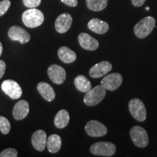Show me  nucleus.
I'll return each mask as SVG.
<instances>
[{
    "instance_id": "nucleus-1",
    "label": "nucleus",
    "mask_w": 157,
    "mask_h": 157,
    "mask_svg": "<svg viewBox=\"0 0 157 157\" xmlns=\"http://www.w3.org/2000/svg\"><path fill=\"white\" fill-rule=\"evenodd\" d=\"M22 21L25 26L36 28L44 22V16L42 11L35 8H30L23 13Z\"/></svg>"
},
{
    "instance_id": "nucleus-20",
    "label": "nucleus",
    "mask_w": 157,
    "mask_h": 157,
    "mask_svg": "<svg viewBox=\"0 0 157 157\" xmlns=\"http://www.w3.org/2000/svg\"><path fill=\"white\" fill-rule=\"evenodd\" d=\"M69 120V113L66 110L62 109L57 113L54 119V123L56 127L58 129H63L67 126Z\"/></svg>"
},
{
    "instance_id": "nucleus-15",
    "label": "nucleus",
    "mask_w": 157,
    "mask_h": 157,
    "mask_svg": "<svg viewBox=\"0 0 157 157\" xmlns=\"http://www.w3.org/2000/svg\"><path fill=\"white\" fill-rule=\"evenodd\" d=\"M47 134L42 129H39L34 132L31 137V143L34 148L38 151L44 150L47 144Z\"/></svg>"
},
{
    "instance_id": "nucleus-6",
    "label": "nucleus",
    "mask_w": 157,
    "mask_h": 157,
    "mask_svg": "<svg viewBox=\"0 0 157 157\" xmlns=\"http://www.w3.org/2000/svg\"><path fill=\"white\" fill-rule=\"evenodd\" d=\"M130 137L135 146L145 148L148 146L149 139L146 129L140 126H135L130 129Z\"/></svg>"
},
{
    "instance_id": "nucleus-8",
    "label": "nucleus",
    "mask_w": 157,
    "mask_h": 157,
    "mask_svg": "<svg viewBox=\"0 0 157 157\" xmlns=\"http://www.w3.org/2000/svg\"><path fill=\"white\" fill-rule=\"evenodd\" d=\"M85 131L90 137H98L106 135L107 127L97 120H91L86 124Z\"/></svg>"
},
{
    "instance_id": "nucleus-24",
    "label": "nucleus",
    "mask_w": 157,
    "mask_h": 157,
    "mask_svg": "<svg viewBox=\"0 0 157 157\" xmlns=\"http://www.w3.org/2000/svg\"><path fill=\"white\" fill-rule=\"evenodd\" d=\"M10 123L7 118L0 116V131L4 135L8 134L10 131Z\"/></svg>"
},
{
    "instance_id": "nucleus-32",
    "label": "nucleus",
    "mask_w": 157,
    "mask_h": 157,
    "mask_svg": "<svg viewBox=\"0 0 157 157\" xmlns=\"http://www.w3.org/2000/svg\"><path fill=\"white\" fill-rule=\"evenodd\" d=\"M149 10V7H146V10Z\"/></svg>"
},
{
    "instance_id": "nucleus-7",
    "label": "nucleus",
    "mask_w": 157,
    "mask_h": 157,
    "mask_svg": "<svg viewBox=\"0 0 157 157\" xmlns=\"http://www.w3.org/2000/svg\"><path fill=\"white\" fill-rule=\"evenodd\" d=\"M1 87L4 93L13 100L18 99L22 95V88L19 85V84L14 80H5L2 84Z\"/></svg>"
},
{
    "instance_id": "nucleus-11",
    "label": "nucleus",
    "mask_w": 157,
    "mask_h": 157,
    "mask_svg": "<svg viewBox=\"0 0 157 157\" xmlns=\"http://www.w3.org/2000/svg\"><path fill=\"white\" fill-rule=\"evenodd\" d=\"M48 74L51 81L56 84H63L66 78V73L64 68L56 64L52 65L48 68Z\"/></svg>"
},
{
    "instance_id": "nucleus-14",
    "label": "nucleus",
    "mask_w": 157,
    "mask_h": 157,
    "mask_svg": "<svg viewBox=\"0 0 157 157\" xmlns=\"http://www.w3.org/2000/svg\"><path fill=\"white\" fill-rule=\"evenodd\" d=\"M78 41L80 46L84 50L94 51L97 50L99 42L95 38L87 33H81L78 36Z\"/></svg>"
},
{
    "instance_id": "nucleus-22",
    "label": "nucleus",
    "mask_w": 157,
    "mask_h": 157,
    "mask_svg": "<svg viewBox=\"0 0 157 157\" xmlns=\"http://www.w3.org/2000/svg\"><path fill=\"white\" fill-rule=\"evenodd\" d=\"M74 84L76 89L82 93H86L92 89L91 82L83 75H78L74 78Z\"/></svg>"
},
{
    "instance_id": "nucleus-21",
    "label": "nucleus",
    "mask_w": 157,
    "mask_h": 157,
    "mask_svg": "<svg viewBox=\"0 0 157 157\" xmlns=\"http://www.w3.org/2000/svg\"><path fill=\"white\" fill-rule=\"evenodd\" d=\"M62 141L60 137L58 135H51L47 140V146L48 151L52 154H56L58 152L61 147Z\"/></svg>"
},
{
    "instance_id": "nucleus-13",
    "label": "nucleus",
    "mask_w": 157,
    "mask_h": 157,
    "mask_svg": "<svg viewBox=\"0 0 157 157\" xmlns=\"http://www.w3.org/2000/svg\"><path fill=\"white\" fill-rule=\"evenodd\" d=\"M72 16L69 13H63L57 17L55 27L60 34H64L69 30L72 24Z\"/></svg>"
},
{
    "instance_id": "nucleus-9",
    "label": "nucleus",
    "mask_w": 157,
    "mask_h": 157,
    "mask_svg": "<svg viewBox=\"0 0 157 157\" xmlns=\"http://www.w3.org/2000/svg\"><path fill=\"white\" fill-rule=\"evenodd\" d=\"M122 81V76L120 74L113 73L105 76L101 80V84L106 90L114 91L120 87Z\"/></svg>"
},
{
    "instance_id": "nucleus-5",
    "label": "nucleus",
    "mask_w": 157,
    "mask_h": 157,
    "mask_svg": "<svg viewBox=\"0 0 157 157\" xmlns=\"http://www.w3.org/2000/svg\"><path fill=\"white\" fill-rule=\"evenodd\" d=\"M129 110L131 115L138 121H143L146 119V109L140 99L134 98L129 103Z\"/></svg>"
},
{
    "instance_id": "nucleus-16",
    "label": "nucleus",
    "mask_w": 157,
    "mask_h": 157,
    "mask_svg": "<svg viewBox=\"0 0 157 157\" xmlns=\"http://www.w3.org/2000/svg\"><path fill=\"white\" fill-rule=\"evenodd\" d=\"M29 113V104L26 101L22 100L17 102L13 108V115L16 120H22Z\"/></svg>"
},
{
    "instance_id": "nucleus-3",
    "label": "nucleus",
    "mask_w": 157,
    "mask_h": 157,
    "mask_svg": "<svg viewBox=\"0 0 157 157\" xmlns=\"http://www.w3.org/2000/svg\"><path fill=\"white\" fill-rule=\"evenodd\" d=\"M106 90L103 86L98 85L86 93L84 97V103L88 106H94L100 103L105 98Z\"/></svg>"
},
{
    "instance_id": "nucleus-28",
    "label": "nucleus",
    "mask_w": 157,
    "mask_h": 157,
    "mask_svg": "<svg viewBox=\"0 0 157 157\" xmlns=\"http://www.w3.org/2000/svg\"><path fill=\"white\" fill-rule=\"evenodd\" d=\"M65 5L69 6V7H74L78 5V0H60Z\"/></svg>"
},
{
    "instance_id": "nucleus-10",
    "label": "nucleus",
    "mask_w": 157,
    "mask_h": 157,
    "mask_svg": "<svg viewBox=\"0 0 157 157\" xmlns=\"http://www.w3.org/2000/svg\"><path fill=\"white\" fill-rule=\"evenodd\" d=\"M8 36L13 41H17L21 44H26L31 39L29 33L21 27L13 25L8 31Z\"/></svg>"
},
{
    "instance_id": "nucleus-2",
    "label": "nucleus",
    "mask_w": 157,
    "mask_h": 157,
    "mask_svg": "<svg viewBox=\"0 0 157 157\" xmlns=\"http://www.w3.org/2000/svg\"><path fill=\"white\" fill-rule=\"evenodd\" d=\"M155 25L156 21L154 17L151 16L144 17L135 25V34L140 39L146 38L152 32Z\"/></svg>"
},
{
    "instance_id": "nucleus-25",
    "label": "nucleus",
    "mask_w": 157,
    "mask_h": 157,
    "mask_svg": "<svg viewBox=\"0 0 157 157\" xmlns=\"http://www.w3.org/2000/svg\"><path fill=\"white\" fill-rule=\"evenodd\" d=\"M17 151L13 148H8L0 153V157H16Z\"/></svg>"
},
{
    "instance_id": "nucleus-26",
    "label": "nucleus",
    "mask_w": 157,
    "mask_h": 157,
    "mask_svg": "<svg viewBox=\"0 0 157 157\" xmlns=\"http://www.w3.org/2000/svg\"><path fill=\"white\" fill-rule=\"evenodd\" d=\"M10 5L11 2L9 0H3V1L0 2V17L7 13Z\"/></svg>"
},
{
    "instance_id": "nucleus-30",
    "label": "nucleus",
    "mask_w": 157,
    "mask_h": 157,
    "mask_svg": "<svg viewBox=\"0 0 157 157\" xmlns=\"http://www.w3.org/2000/svg\"><path fill=\"white\" fill-rule=\"evenodd\" d=\"M131 2H132V4L133 6L139 7L144 5L146 0H131Z\"/></svg>"
},
{
    "instance_id": "nucleus-18",
    "label": "nucleus",
    "mask_w": 157,
    "mask_h": 157,
    "mask_svg": "<svg viewBox=\"0 0 157 157\" xmlns=\"http://www.w3.org/2000/svg\"><path fill=\"white\" fill-rule=\"evenodd\" d=\"M37 90L47 101H52L56 98V93L53 88L46 82H39L37 84Z\"/></svg>"
},
{
    "instance_id": "nucleus-29",
    "label": "nucleus",
    "mask_w": 157,
    "mask_h": 157,
    "mask_svg": "<svg viewBox=\"0 0 157 157\" xmlns=\"http://www.w3.org/2000/svg\"><path fill=\"white\" fill-rule=\"evenodd\" d=\"M6 69V63L4 60H0V78H2L5 72Z\"/></svg>"
},
{
    "instance_id": "nucleus-27",
    "label": "nucleus",
    "mask_w": 157,
    "mask_h": 157,
    "mask_svg": "<svg viewBox=\"0 0 157 157\" xmlns=\"http://www.w3.org/2000/svg\"><path fill=\"white\" fill-rule=\"evenodd\" d=\"M42 0H23V2L25 7L29 8H36L40 5Z\"/></svg>"
},
{
    "instance_id": "nucleus-17",
    "label": "nucleus",
    "mask_w": 157,
    "mask_h": 157,
    "mask_svg": "<svg viewBox=\"0 0 157 157\" xmlns=\"http://www.w3.org/2000/svg\"><path fill=\"white\" fill-rule=\"evenodd\" d=\"M88 29L98 34H105L109 29V25L108 23L98 18L91 19L87 24Z\"/></svg>"
},
{
    "instance_id": "nucleus-23",
    "label": "nucleus",
    "mask_w": 157,
    "mask_h": 157,
    "mask_svg": "<svg viewBox=\"0 0 157 157\" xmlns=\"http://www.w3.org/2000/svg\"><path fill=\"white\" fill-rule=\"evenodd\" d=\"M86 5L90 10L100 12L107 7L108 0H86Z\"/></svg>"
},
{
    "instance_id": "nucleus-31",
    "label": "nucleus",
    "mask_w": 157,
    "mask_h": 157,
    "mask_svg": "<svg viewBox=\"0 0 157 157\" xmlns=\"http://www.w3.org/2000/svg\"><path fill=\"white\" fill-rule=\"evenodd\" d=\"M2 52H3V46H2V42H0V56H1L2 54Z\"/></svg>"
},
{
    "instance_id": "nucleus-12",
    "label": "nucleus",
    "mask_w": 157,
    "mask_h": 157,
    "mask_svg": "<svg viewBox=\"0 0 157 157\" xmlns=\"http://www.w3.org/2000/svg\"><path fill=\"white\" fill-rule=\"evenodd\" d=\"M112 69V65L106 60L96 63L90 69L89 74L92 78H98L106 75Z\"/></svg>"
},
{
    "instance_id": "nucleus-19",
    "label": "nucleus",
    "mask_w": 157,
    "mask_h": 157,
    "mask_svg": "<svg viewBox=\"0 0 157 157\" xmlns=\"http://www.w3.org/2000/svg\"><path fill=\"white\" fill-rule=\"evenodd\" d=\"M58 55L60 60L65 63H71L76 59V54L67 47H61L58 51Z\"/></svg>"
},
{
    "instance_id": "nucleus-4",
    "label": "nucleus",
    "mask_w": 157,
    "mask_h": 157,
    "mask_svg": "<svg viewBox=\"0 0 157 157\" xmlns=\"http://www.w3.org/2000/svg\"><path fill=\"white\" fill-rule=\"evenodd\" d=\"M116 151V146L111 142H98L90 147V152L96 156H112Z\"/></svg>"
}]
</instances>
